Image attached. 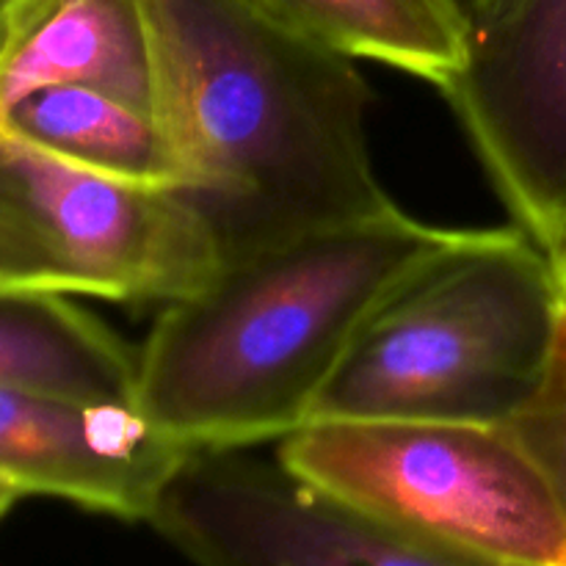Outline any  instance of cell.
<instances>
[{"mask_svg": "<svg viewBox=\"0 0 566 566\" xmlns=\"http://www.w3.org/2000/svg\"><path fill=\"white\" fill-rule=\"evenodd\" d=\"M282 25L357 61L440 86L468 53L470 31L440 0H252Z\"/></svg>", "mask_w": 566, "mask_h": 566, "instance_id": "cell-12", "label": "cell"}, {"mask_svg": "<svg viewBox=\"0 0 566 566\" xmlns=\"http://www.w3.org/2000/svg\"><path fill=\"white\" fill-rule=\"evenodd\" d=\"M188 453L127 403L0 387V481L20 495L149 523Z\"/></svg>", "mask_w": 566, "mask_h": 566, "instance_id": "cell-8", "label": "cell"}, {"mask_svg": "<svg viewBox=\"0 0 566 566\" xmlns=\"http://www.w3.org/2000/svg\"><path fill=\"white\" fill-rule=\"evenodd\" d=\"M440 3H442V6H448V9L457 11V6H453V0H440ZM457 14H459V11H457ZM459 17H462V14H459Z\"/></svg>", "mask_w": 566, "mask_h": 566, "instance_id": "cell-17", "label": "cell"}, {"mask_svg": "<svg viewBox=\"0 0 566 566\" xmlns=\"http://www.w3.org/2000/svg\"><path fill=\"white\" fill-rule=\"evenodd\" d=\"M506 426L542 470L566 514V307L539 387Z\"/></svg>", "mask_w": 566, "mask_h": 566, "instance_id": "cell-13", "label": "cell"}, {"mask_svg": "<svg viewBox=\"0 0 566 566\" xmlns=\"http://www.w3.org/2000/svg\"><path fill=\"white\" fill-rule=\"evenodd\" d=\"M517 0H453L457 11L462 14L468 31H479V28L495 22L503 11H509Z\"/></svg>", "mask_w": 566, "mask_h": 566, "instance_id": "cell-14", "label": "cell"}, {"mask_svg": "<svg viewBox=\"0 0 566 566\" xmlns=\"http://www.w3.org/2000/svg\"><path fill=\"white\" fill-rule=\"evenodd\" d=\"M0 14H3V11H0Z\"/></svg>", "mask_w": 566, "mask_h": 566, "instance_id": "cell-19", "label": "cell"}, {"mask_svg": "<svg viewBox=\"0 0 566 566\" xmlns=\"http://www.w3.org/2000/svg\"><path fill=\"white\" fill-rule=\"evenodd\" d=\"M492 188L553 260L566 249V0H517L437 86Z\"/></svg>", "mask_w": 566, "mask_h": 566, "instance_id": "cell-7", "label": "cell"}, {"mask_svg": "<svg viewBox=\"0 0 566 566\" xmlns=\"http://www.w3.org/2000/svg\"><path fill=\"white\" fill-rule=\"evenodd\" d=\"M6 3H9V0H0V11H3V9H6Z\"/></svg>", "mask_w": 566, "mask_h": 566, "instance_id": "cell-18", "label": "cell"}, {"mask_svg": "<svg viewBox=\"0 0 566 566\" xmlns=\"http://www.w3.org/2000/svg\"><path fill=\"white\" fill-rule=\"evenodd\" d=\"M564 307L534 238L473 230L370 321L313 420L506 426L545 376Z\"/></svg>", "mask_w": 566, "mask_h": 566, "instance_id": "cell-3", "label": "cell"}, {"mask_svg": "<svg viewBox=\"0 0 566 566\" xmlns=\"http://www.w3.org/2000/svg\"><path fill=\"white\" fill-rule=\"evenodd\" d=\"M20 492L14 490V486L11 484H6V481H0V520L6 517V514H9V509L14 506L17 501H20Z\"/></svg>", "mask_w": 566, "mask_h": 566, "instance_id": "cell-15", "label": "cell"}, {"mask_svg": "<svg viewBox=\"0 0 566 566\" xmlns=\"http://www.w3.org/2000/svg\"><path fill=\"white\" fill-rule=\"evenodd\" d=\"M219 271L180 191L83 169L0 125V287L166 307Z\"/></svg>", "mask_w": 566, "mask_h": 566, "instance_id": "cell-5", "label": "cell"}, {"mask_svg": "<svg viewBox=\"0 0 566 566\" xmlns=\"http://www.w3.org/2000/svg\"><path fill=\"white\" fill-rule=\"evenodd\" d=\"M470 232L398 208L224 265L160 310L138 348L136 409L191 451L282 442L370 321Z\"/></svg>", "mask_w": 566, "mask_h": 566, "instance_id": "cell-2", "label": "cell"}, {"mask_svg": "<svg viewBox=\"0 0 566 566\" xmlns=\"http://www.w3.org/2000/svg\"><path fill=\"white\" fill-rule=\"evenodd\" d=\"M158 111L221 269L398 210L376 175L370 88L357 59L252 0H142Z\"/></svg>", "mask_w": 566, "mask_h": 566, "instance_id": "cell-1", "label": "cell"}, {"mask_svg": "<svg viewBox=\"0 0 566 566\" xmlns=\"http://www.w3.org/2000/svg\"><path fill=\"white\" fill-rule=\"evenodd\" d=\"M0 125L83 169L149 188L186 191L191 175L158 108L83 86L31 94Z\"/></svg>", "mask_w": 566, "mask_h": 566, "instance_id": "cell-11", "label": "cell"}, {"mask_svg": "<svg viewBox=\"0 0 566 566\" xmlns=\"http://www.w3.org/2000/svg\"><path fill=\"white\" fill-rule=\"evenodd\" d=\"M138 352L59 293L0 287V387L136 407Z\"/></svg>", "mask_w": 566, "mask_h": 566, "instance_id": "cell-10", "label": "cell"}, {"mask_svg": "<svg viewBox=\"0 0 566 566\" xmlns=\"http://www.w3.org/2000/svg\"><path fill=\"white\" fill-rule=\"evenodd\" d=\"M556 269H558V280H562V293H564V304H566V249L556 258Z\"/></svg>", "mask_w": 566, "mask_h": 566, "instance_id": "cell-16", "label": "cell"}, {"mask_svg": "<svg viewBox=\"0 0 566 566\" xmlns=\"http://www.w3.org/2000/svg\"><path fill=\"white\" fill-rule=\"evenodd\" d=\"M55 86L158 108V61L142 0H9L0 14V122Z\"/></svg>", "mask_w": 566, "mask_h": 566, "instance_id": "cell-9", "label": "cell"}, {"mask_svg": "<svg viewBox=\"0 0 566 566\" xmlns=\"http://www.w3.org/2000/svg\"><path fill=\"white\" fill-rule=\"evenodd\" d=\"M287 473L363 517L484 566H566V514L509 426L310 420Z\"/></svg>", "mask_w": 566, "mask_h": 566, "instance_id": "cell-4", "label": "cell"}, {"mask_svg": "<svg viewBox=\"0 0 566 566\" xmlns=\"http://www.w3.org/2000/svg\"><path fill=\"white\" fill-rule=\"evenodd\" d=\"M149 525L193 566H484L363 517L249 448L188 453Z\"/></svg>", "mask_w": 566, "mask_h": 566, "instance_id": "cell-6", "label": "cell"}]
</instances>
